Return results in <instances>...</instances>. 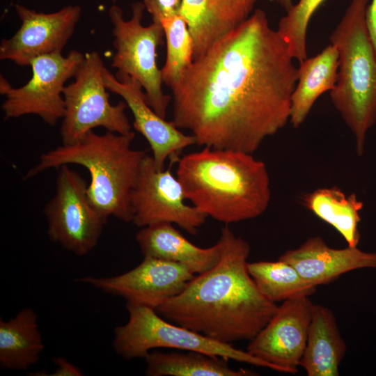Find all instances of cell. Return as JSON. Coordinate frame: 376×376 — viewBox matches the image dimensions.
<instances>
[{
    "instance_id": "1",
    "label": "cell",
    "mask_w": 376,
    "mask_h": 376,
    "mask_svg": "<svg viewBox=\"0 0 376 376\" xmlns=\"http://www.w3.org/2000/svg\"><path fill=\"white\" fill-rule=\"evenodd\" d=\"M288 45L256 9L193 61L173 93V120L199 146L253 154L290 120L298 79Z\"/></svg>"
},
{
    "instance_id": "2",
    "label": "cell",
    "mask_w": 376,
    "mask_h": 376,
    "mask_svg": "<svg viewBox=\"0 0 376 376\" xmlns=\"http://www.w3.org/2000/svg\"><path fill=\"white\" fill-rule=\"evenodd\" d=\"M219 240L221 257L185 289L156 309L165 320L223 343L251 340L278 306L266 299L249 273V244L228 225Z\"/></svg>"
},
{
    "instance_id": "3",
    "label": "cell",
    "mask_w": 376,
    "mask_h": 376,
    "mask_svg": "<svg viewBox=\"0 0 376 376\" xmlns=\"http://www.w3.org/2000/svg\"><path fill=\"white\" fill-rule=\"evenodd\" d=\"M177 163L186 200L207 217L228 225L256 218L269 204L268 171L253 154L203 147Z\"/></svg>"
},
{
    "instance_id": "4",
    "label": "cell",
    "mask_w": 376,
    "mask_h": 376,
    "mask_svg": "<svg viewBox=\"0 0 376 376\" xmlns=\"http://www.w3.org/2000/svg\"><path fill=\"white\" fill-rule=\"evenodd\" d=\"M134 137L133 132L123 134L107 131L98 134L91 131L73 144H62L42 153L24 179L64 164L80 165L90 173L87 194L100 215L106 221L113 217L132 222L130 194L147 154V150L132 148Z\"/></svg>"
},
{
    "instance_id": "5",
    "label": "cell",
    "mask_w": 376,
    "mask_h": 376,
    "mask_svg": "<svg viewBox=\"0 0 376 376\" xmlns=\"http://www.w3.org/2000/svg\"><path fill=\"white\" fill-rule=\"evenodd\" d=\"M368 0H352L329 40L338 53V77L330 91L335 109L352 132L362 155L376 123V52L366 24Z\"/></svg>"
},
{
    "instance_id": "6",
    "label": "cell",
    "mask_w": 376,
    "mask_h": 376,
    "mask_svg": "<svg viewBox=\"0 0 376 376\" xmlns=\"http://www.w3.org/2000/svg\"><path fill=\"white\" fill-rule=\"evenodd\" d=\"M126 308L128 321L114 329L112 343L115 352L124 359H144L152 349L164 347L202 352L276 370L247 351L165 320L153 308L129 303Z\"/></svg>"
},
{
    "instance_id": "7",
    "label": "cell",
    "mask_w": 376,
    "mask_h": 376,
    "mask_svg": "<svg viewBox=\"0 0 376 376\" xmlns=\"http://www.w3.org/2000/svg\"><path fill=\"white\" fill-rule=\"evenodd\" d=\"M143 1L132 4V17L125 20L122 9L112 5L109 17L112 24L113 45L116 52L111 67L116 75H128L142 85L149 106L160 117L166 118L171 96L162 90V72L157 64V48L163 42L164 31L159 22L148 26L141 24Z\"/></svg>"
},
{
    "instance_id": "8",
    "label": "cell",
    "mask_w": 376,
    "mask_h": 376,
    "mask_svg": "<svg viewBox=\"0 0 376 376\" xmlns=\"http://www.w3.org/2000/svg\"><path fill=\"white\" fill-rule=\"evenodd\" d=\"M104 67L97 52H88L74 81L64 86L65 112L61 126L63 145L80 141L96 127L123 134L132 132L125 112L126 103L120 101L112 104L109 102L103 77Z\"/></svg>"
},
{
    "instance_id": "9",
    "label": "cell",
    "mask_w": 376,
    "mask_h": 376,
    "mask_svg": "<svg viewBox=\"0 0 376 376\" xmlns=\"http://www.w3.org/2000/svg\"><path fill=\"white\" fill-rule=\"evenodd\" d=\"M84 55L72 50L67 56L54 53L38 56L30 63L31 78L24 85L13 88L1 75L0 93L6 96L1 109L4 119L36 115L54 126L64 116L63 90L74 77Z\"/></svg>"
},
{
    "instance_id": "10",
    "label": "cell",
    "mask_w": 376,
    "mask_h": 376,
    "mask_svg": "<svg viewBox=\"0 0 376 376\" xmlns=\"http://www.w3.org/2000/svg\"><path fill=\"white\" fill-rule=\"evenodd\" d=\"M69 166L57 169L55 194L44 214L50 240L83 256L97 246L107 221L91 205L84 179Z\"/></svg>"
},
{
    "instance_id": "11",
    "label": "cell",
    "mask_w": 376,
    "mask_h": 376,
    "mask_svg": "<svg viewBox=\"0 0 376 376\" xmlns=\"http://www.w3.org/2000/svg\"><path fill=\"white\" fill-rule=\"evenodd\" d=\"M182 187L171 166L155 168L152 155L143 157L138 178L130 194L132 224L139 228L159 222L177 224L196 235L207 217L185 203Z\"/></svg>"
},
{
    "instance_id": "12",
    "label": "cell",
    "mask_w": 376,
    "mask_h": 376,
    "mask_svg": "<svg viewBox=\"0 0 376 376\" xmlns=\"http://www.w3.org/2000/svg\"><path fill=\"white\" fill-rule=\"evenodd\" d=\"M194 276L182 264L143 257L139 265L123 274L110 277L87 276L77 281L123 297L127 303L155 310L179 295Z\"/></svg>"
},
{
    "instance_id": "13",
    "label": "cell",
    "mask_w": 376,
    "mask_h": 376,
    "mask_svg": "<svg viewBox=\"0 0 376 376\" xmlns=\"http://www.w3.org/2000/svg\"><path fill=\"white\" fill-rule=\"evenodd\" d=\"M313 304L309 297L283 301L246 351L278 372L296 374L306 345Z\"/></svg>"
},
{
    "instance_id": "14",
    "label": "cell",
    "mask_w": 376,
    "mask_h": 376,
    "mask_svg": "<svg viewBox=\"0 0 376 376\" xmlns=\"http://www.w3.org/2000/svg\"><path fill=\"white\" fill-rule=\"evenodd\" d=\"M15 11L21 26L10 38L1 40L0 59L19 66H30L40 56L62 53L81 16L78 5L45 13L16 4Z\"/></svg>"
},
{
    "instance_id": "15",
    "label": "cell",
    "mask_w": 376,
    "mask_h": 376,
    "mask_svg": "<svg viewBox=\"0 0 376 376\" xmlns=\"http://www.w3.org/2000/svg\"><path fill=\"white\" fill-rule=\"evenodd\" d=\"M108 91L120 96L134 116L133 127L146 139L157 170L164 169L168 159L177 162L178 155L187 147L196 144L191 134L182 132L172 121L160 117L149 106L141 84L128 75L103 70Z\"/></svg>"
},
{
    "instance_id": "16",
    "label": "cell",
    "mask_w": 376,
    "mask_h": 376,
    "mask_svg": "<svg viewBox=\"0 0 376 376\" xmlns=\"http://www.w3.org/2000/svg\"><path fill=\"white\" fill-rule=\"evenodd\" d=\"M279 260L291 265L316 287L329 284L354 269L376 268L375 252H366L357 246L331 248L319 236L308 238L299 247L285 251Z\"/></svg>"
},
{
    "instance_id": "17",
    "label": "cell",
    "mask_w": 376,
    "mask_h": 376,
    "mask_svg": "<svg viewBox=\"0 0 376 376\" xmlns=\"http://www.w3.org/2000/svg\"><path fill=\"white\" fill-rule=\"evenodd\" d=\"M258 0H182L180 15L193 42V61L238 27Z\"/></svg>"
},
{
    "instance_id": "18",
    "label": "cell",
    "mask_w": 376,
    "mask_h": 376,
    "mask_svg": "<svg viewBox=\"0 0 376 376\" xmlns=\"http://www.w3.org/2000/svg\"><path fill=\"white\" fill-rule=\"evenodd\" d=\"M136 240L143 257L182 264L194 274L214 267L222 251L219 240L211 247H198L169 222L155 223L141 228L136 234Z\"/></svg>"
},
{
    "instance_id": "19",
    "label": "cell",
    "mask_w": 376,
    "mask_h": 376,
    "mask_svg": "<svg viewBox=\"0 0 376 376\" xmlns=\"http://www.w3.org/2000/svg\"><path fill=\"white\" fill-rule=\"evenodd\" d=\"M345 352L346 344L333 312L326 306L313 304L306 345L299 366L308 376H338Z\"/></svg>"
},
{
    "instance_id": "20",
    "label": "cell",
    "mask_w": 376,
    "mask_h": 376,
    "mask_svg": "<svg viewBox=\"0 0 376 376\" xmlns=\"http://www.w3.org/2000/svg\"><path fill=\"white\" fill-rule=\"evenodd\" d=\"M338 69V53L331 44L316 56L299 63L297 82L291 96L289 121L292 127H299L317 99L334 88Z\"/></svg>"
},
{
    "instance_id": "21",
    "label": "cell",
    "mask_w": 376,
    "mask_h": 376,
    "mask_svg": "<svg viewBox=\"0 0 376 376\" xmlns=\"http://www.w3.org/2000/svg\"><path fill=\"white\" fill-rule=\"evenodd\" d=\"M44 350L38 315L24 308L5 321L0 320V367L24 370L38 363Z\"/></svg>"
},
{
    "instance_id": "22",
    "label": "cell",
    "mask_w": 376,
    "mask_h": 376,
    "mask_svg": "<svg viewBox=\"0 0 376 376\" xmlns=\"http://www.w3.org/2000/svg\"><path fill=\"white\" fill-rule=\"evenodd\" d=\"M301 201L307 209L333 226L347 246H357L360 239L359 211L363 203L355 194L346 196L338 187H325L304 194Z\"/></svg>"
},
{
    "instance_id": "23",
    "label": "cell",
    "mask_w": 376,
    "mask_h": 376,
    "mask_svg": "<svg viewBox=\"0 0 376 376\" xmlns=\"http://www.w3.org/2000/svg\"><path fill=\"white\" fill-rule=\"evenodd\" d=\"M147 376H249L255 373L231 368L228 359L202 352L150 351L144 358Z\"/></svg>"
},
{
    "instance_id": "24",
    "label": "cell",
    "mask_w": 376,
    "mask_h": 376,
    "mask_svg": "<svg viewBox=\"0 0 376 376\" xmlns=\"http://www.w3.org/2000/svg\"><path fill=\"white\" fill-rule=\"evenodd\" d=\"M247 268L260 293L275 304L310 297L316 292V286L306 281L294 267L283 260L248 263Z\"/></svg>"
},
{
    "instance_id": "25",
    "label": "cell",
    "mask_w": 376,
    "mask_h": 376,
    "mask_svg": "<svg viewBox=\"0 0 376 376\" xmlns=\"http://www.w3.org/2000/svg\"><path fill=\"white\" fill-rule=\"evenodd\" d=\"M166 41V57L161 69L162 82L171 90L193 62V42L185 19L177 15L161 22Z\"/></svg>"
},
{
    "instance_id": "26",
    "label": "cell",
    "mask_w": 376,
    "mask_h": 376,
    "mask_svg": "<svg viewBox=\"0 0 376 376\" xmlns=\"http://www.w3.org/2000/svg\"><path fill=\"white\" fill-rule=\"evenodd\" d=\"M324 0H299L278 24L277 31L287 42L291 56L299 63L307 58L306 32L309 21Z\"/></svg>"
},
{
    "instance_id": "27",
    "label": "cell",
    "mask_w": 376,
    "mask_h": 376,
    "mask_svg": "<svg viewBox=\"0 0 376 376\" xmlns=\"http://www.w3.org/2000/svg\"><path fill=\"white\" fill-rule=\"evenodd\" d=\"M143 3L152 22L161 23L164 19L180 15L182 0H143Z\"/></svg>"
},
{
    "instance_id": "28",
    "label": "cell",
    "mask_w": 376,
    "mask_h": 376,
    "mask_svg": "<svg viewBox=\"0 0 376 376\" xmlns=\"http://www.w3.org/2000/svg\"><path fill=\"white\" fill-rule=\"evenodd\" d=\"M56 365V369L49 374L48 376H81L84 375L81 369L72 363L69 362L65 358L62 357H56L52 359Z\"/></svg>"
},
{
    "instance_id": "29",
    "label": "cell",
    "mask_w": 376,
    "mask_h": 376,
    "mask_svg": "<svg viewBox=\"0 0 376 376\" xmlns=\"http://www.w3.org/2000/svg\"><path fill=\"white\" fill-rule=\"evenodd\" d=\"M365 18L368 33L376 52V0H372L368 4Z\"/></svg>"
},
{
    "instance_id": "30",
    "label": "cell",
    "mask_w": 376,
    "mask_h": 376,
    "mask_svg": "<svg viewBox=\"0 0 376 376\" xmlns=\"http://www.w3.org/2000/svg\"><path fill=\"white\" fill-rule=\"evenodd\" d=\"M276 2L286 12L293 6L292 0H275Z\"/></svg>"
},
{
    "instance_id": "31",
    "label": "cell",
    "mask_w": 376,
    "mask_h": 376,
    "mask_svg": "<svg viewBox=\"0 0 376 376\" xmlns=\"http://www.w3.org/2000/svg\"><path fill=\"white\" fill-rule=\"evenodd\" d=\"M109 1H111V2H116L117 0H109Z\"/></svg>"
}]
</instances>
